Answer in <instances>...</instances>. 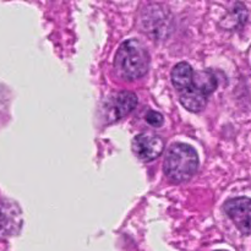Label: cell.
Returning <instances> with one entry per match:
<instances>
[{
	"label": "cell",
	"instance_id": "2",
	"mask_svg": "<svg viewBox=\"0 0 251 251\" xmlns=\"http://www.w3.org/2000/svg\"><path fill=\"white\" fill-rule=\"evenodd\" d=\"M199 168L198 152L190 145H172L166 154L164 173L174 183H184L194 176Z\"/></svg>",
	"mask_w": 251,
	"mask_h": 251
},
{
	"label": "cell",
	"instance_id": "1",
	"mask_svg": "<svg viewBox=\"0 0 251 251\" xmlns=\"http://www.w3.org/2000/svg\"><path fill=\"white\" fill-rule=\"evenodd\" d=\"M114 66L125 80H137L146 75L150 68V53L139 39H127L115 54Z\"/></svg>",
	"mask_w": 251,
	"mask_h": 251
},
{
	"label": "cell",
	"instance_id": "10",
	"mask_svg": "<svg viewBox=\"0 0 251 251\" xmlns=\"http://www.w3.org/2000/svg\"><path fill=\"white\" fill-rule=\"evenodd\" d=\"M218 251H226V250H218Z\"/></svg>",
	"mask_w": 251,
	"mask_h": 251
},
{
	"label": "cell",
	"instance_id": "5",
	"mask_svg": "<svg viewBox=\"0 0 251 251\" xmlns=\"http://www.w3.org/2000/svg\"><path fill=\"white\" fill-rule=\"evenodd\" d=\"M137 105L135 93L124 91L110 95L104 103V113L108 122H117L129 115Z\"/></svg>",
	"mask_w": 251,
	"mask_h": 251
},
{
	"label": "cell",
	"instance_id": "6",
	"mask_svg": "<svg viewBox=\"0 0 251 251\" xmlns=\"http://www.w3.org/2000/svg\"><path fill=\"white\" fill-rule=\"evenodd\" d=\"M225 212L243 234H251V199H230L225 203Z\"/></svg>",
	"mask_w": 251,
	"mask_h": 251
},
{
	"label": "cell",
	"instance_id": "9",
	"mask_svg": "<svg viewBox=\"0 0 251 251\" xmlns=\"http://www.w3.org/2000/svg\"><path fill=\"white\" fill-rule=\"evenodd\" d=\"M146 122L149 123L150 125L154 127H158L163 124V117H162L161 113L154 112V110H150L146 114Z\"/></svg>",
	"mask_w": 251,
	"mask_h": 251
},
{
	"label": "cell",
	"instance_id": "7",
	"mask_svg": "<svg viewBox=\"0 0 251 251\" xmlns=\"http://www.w3.org/2000/svg\"><path fill=\"white\" fill-rule=\"evenodd\" d=\"M164 150V141L153 134H140L132 141V151L139 159L150 162L162 154Z\"/></svg>",
	"mask_w": 251,
	"mask_h": 251
},
{
	"label": "cell",
	"instance_id": "8",
	"mask_svg": "<svg viewBox=\"0 0 251 251\" xmlns=\"http://www.w3.org/2000/svg\"><path fill=\"white\" fill-rule=\"evenodd\" d=\"M194 74H195V71L191 68L190 64L185 63V61L179 63L172 70V82L176 86V90L180 92L193 82Z\"/></svg>",
	"mask_w": 251,
	"mask_h": 251
},
{
	"label": "cell",
	"instance_id": "4",
	"mask_svg": "<svg viewBox=\"0 0 251 251\" xmlns=\"http://www.w3.org/2000/svg\"><path fill=\"white\" fill-rule=\"evenodd\" d=\"M24 225L22 211L16 202L6 199H0V238L17 235Z\"/></svg>",
	"mask_w": 251,
	"mask_h": 251
},
{
	"label": "cell",
	"instance_id": "3",
	"mask_svg": "<svg viewBox=\"0 0 251 251\" xmlns=\"http://www.w3.org/2000/svg\"><path fill=\"white\" fill-rule=\"evenodd\" d=\"M217 78L211 71H195L193 82L180 91V102L190 112H200L206 107L208 97L217 88Z\"/></svg>",
	"mask_w": 251,
	"mask_h": 251
}]
</instances>
